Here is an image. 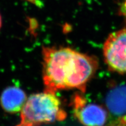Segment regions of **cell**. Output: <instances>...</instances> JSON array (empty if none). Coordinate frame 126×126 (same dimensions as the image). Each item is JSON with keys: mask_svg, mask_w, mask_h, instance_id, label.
Segmentation results:
<instances>
[{"mask_svg": "<svg viewBox=\"0 0 126 126\" xmlns=\"http://www.w3.org/2000/svg\"><path fill=\"white\" fill-rule=\"evenodd\" d=\"M42 54L43 79L47 92L74 88L84 92L98 67L96 58L69 47H43Z\"/></svg>", "mask_w": 126, "mask_h": 126, "instance_id": "6da1fadb", "label": "cell"}, {"mask_svg": "<svg viewBox=\"0 0 126 126\" xmlns=\"http://www.w3.org/2000/svg\"><path fill=\"white\" fill-rule=\"evenodd\" d=\"M20 111V122L16 126H39L63 121L67 116L55 94L46 91L32 94Z\"/></svg>", "mask_w": 126, "mask_h": 126, "instance_id": "7a4b0ae2", "label": "cell"}, {"mask_svg": "<svg viewBox=\"0 0 126 126\" xmlns=\"http://www.w3.org/2000/svg\"><path fill=\"white\" fill-rule=\"evenodd\" d=\"M103 53L110 70L126 75V28L109 35L104 43Z\"/></svg>", "mask_w": 126, "mask_h": 126, "instance_id": "3957f363", "label": "cell"}, {"mask_svg": "<svg viewBox=\"0 0 126 126\" xmlns=\"http://www.w3.org/2000/svg\"><path fill=\"white\" fill-rule=\"evenodd\" d=\"M72 106L75 116L85 126H103L108 119L107 111L102 106L89 103L80 94H75Z\"/></svg>", "mask_w": 126, "mask_h": 126, "instance_id": "277c9868", "label": "cell"}, {"mask_svg": "<svg viewBox=\"0 0 126 126\" xmlns=\"http://www.w3.org/2000/svg\"><path fill=\"white\" fill-rule=\"evenodd\" d=\"M26 96L22 89L16 86H10L3 91L1 96V105L8 113L21 111L26 102Z\"/></svg>", "mask_w": 126, "mask_h": 126, "instance_id": "5b68a950", "label": "cell"}, {"mask_svg": "<svg viewBox=\"0 0 126 126\" xmlns=\"http://www.w3.org/2000/svg\"><path fill=\"white\" fill-rule=\"evenodd\" d=\"M108 108L116 114L126 112V86H121L111 91L106 99Z\"/></svg>", "mask_w": 126, "mask_h": 126, "instance_id": "8992f818", "label": "cell"}, {"mask_svg": "<svg viewBox=\"0 0 126 126\" xmlns=\"http://www.w3.org/2000/svg\"><path fill=\"white\" fill-rule=\"evenodd\" d=\"M110 126H126V116L119 118Z\"/></svg>", "mask_w": 126, "mask_h": 126, "instance_id": "52a82bcc", "label": "cell"}, {"mask_svg": "<svg viewBox=\"0 0 126 126\" xmlns=\"http://www.w3.org/2000/svg\"><path fill=\"white\" fill-rule=\"evenodd\" d=\"M119 14L126 18V0H124V2L121 4L119 9Z\"/></svg>", "mask_w": 126, "mask_h": 126, "instance_id": "ba28073f", "label": "cell"}, {"mask_svg": "<svg viewBox=\"0 0 126 126\" xmlns=\"http://www.w3.org/2000/svg\"><path fill=\"white\" fill-rule=\"evenodd\" d=\"M1 26H2V18H1V15H0V29H1Z\"/></svg>", "mask_w": 126, "mask_h": 126, "instance_id": "9c48e42d", "label": "cell"}]
</instances>
